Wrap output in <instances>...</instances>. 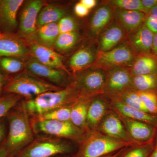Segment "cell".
I'll return each instance as SVG.
<instances>
[{
    "mask_svg": "<svg viewBox=\"0 0 157 157\" xmlns=\"http://www.w3.org/2000/svg\"><path fill=\"white\" fill-rule=\"evenodd\" d=\"M80 2L89 10L94 8L97 5L96 0H81Z\"/></svg>",
    "mask_w": 157,
    "mask_h": 157,
    "instance_id": "60d3db41",
    "label": "cell"
},
{
    "mask_svg": "<svg viewBox=\"0 0 157 157\" xmlns=\"http://www.w3.org/2000/svg\"><path fill=\"white\" fill-rule=\"evenodd\" d=\"M74 11L75 14L79 17H84L89 13V10L80 2L76 4L74 7Z\"/></svg>",
    "mask_w": 157,
    "mask_h": 157,
    "instance_id": "f35d334b",
    "label": "cell"
},
{
    "mask_svg": "<svg viewBox=\"0 0 157 157\" xmlns=\"http://www.w3.org/2000/svg\"><path fill=\"white\" fill-rule=\"evenodd\" d=\"M132 76L157 75V58L153 54H141L135 58L132 65Z\"/></svg>",
    "mask_w": 157,
    "mask_h": 157,
    "instance_id": "ffe728a7",
    "label": "cell"
},
{
    "mask_svg": "<svg viewBox=\"0 0 157 157\" xmlns=\"http://www.w3.org/2000/svg\"><path fill=\"white\" fill-rule=\"evenodd\" d=\"M23 0L0 1V25L7 32L15 29L17 26V14Z\"/></svg>",
    "mask_w": 157,
    "mask_h": 157,
    "instance_id": "9a60e30c",
    "label": "cell"
},
{
    "mask_svg": "<svg viewBox=\"0 0 157 157\" xmlns=\"http://www.w3.org/2000/svg\"><path fill=\"white\" fill-rule=\"evenodd\" d=\"M4 140L0 147V157H8V153L4 144Z\"/></svg>",
    "mask_w": 157,
    "mask_h": 157,
    "instance_id": "ee69618b",
    "label": "cell"
},
{
    "mask_svg": "<svg viewBox=\"0 0 157 157\" xmlns=\"http://www.w3.org/2000/svg\"><path fill=\"white\" fill-rule=\"evenodd\" d=\"M30 54L37 61L50 67L58 69L69 73L63 63V57L51 48L46 47L36 41L31 42Z\"/></svg>",
    "mask_w": 157,
    "mask_h": 157,
    "instance_id": "8fae6325",
    "label": "cell"
},
{
    "mask_svg": "<svg viewBox=\"0 0 157 157\" xmlns=\"http://www.w3.org/2000/svg\"><path fill=\"white\" fill-rule=\"evenodd\" d=\"M97 56L90 48H81L71 57L69 61V66L73 72L81 71L94 63Z\"/></svg>",
    "mask_w": 157,
    "mask_h": 157,
    "instance_id": "603a6c76",
    "label": "cell"
},
{
    "mask_svg": "<svg viewBox=\"0 0 157 157\" xmlns=\"http://www.w3.org/2000/svg\"><path fill=\"white\" fill-rule=\"evenodd\" d=\"M123 121L132 141L144 142L151 140L154 135V129L148 124L124 117Z\"/></svg>",
    "mask_w": 157,
    "mask_h": 157,
    "instance_id": "2e32d148",
    "label": "cell"
},
{
    "mask_svg": "<svg viewBox=\"0 0 157 157\" xmlns=\"http://www.w3.org/2000/svg\"><path fill=\"white\" fill-rule=\"evenodd\" d=\"M106 78L105 70L93 69L78 74L73 84L81 98L89 99L90 96L104 92Z\"/></svg>",
    "mask_w": 157,
    "mask_h": 157,
    "instance_id": "52a82bcc",
    "label": "cell"
},
{
    "mask_svg": "<svg viewBox=\"0 0 157 157\" xmlns=\"http://www.w3.org/2000/svg\"><path fill=\"white\" fill-rule=\"evenodd\" d=\"M24 64L21 61L14 57H0V67L6 73H18L23 69Z\"/></svg>",
    "mask_w": 157,
    "mask_h": 157,
    "instance_id": "836d02e7",
    "label": "cell"
},
{
    "mask_svg": "<svg viewBox=\"0 0 157 157\" xmlns=\"http://www.w3.org/2000/svg\"><path fill=\"white\" fill-rule=\"evenodd\" d=\"M78 39V34L76 31L60 34L54 46L60 51H67L75 46Z\"/></svg>",
    "mask_w": 157,
    "mask_h": 157,
    "instance_id": "4dcf8cb0",
    "label": "cell"
},
{
    "mask_svg": "<svg viewBox=\"0 0 157 157\" xmlns=\"http://www.w3.org/2000/svg\"><path fill=\"white\" fill-rule=\"evenodd\" d=\"M151 157H157V148L152 153Z\"/></svg>",
    "mask_w": 157,
    "mask_h": 157,
    "instance_id": "c3c4849f",
    "label": "cell"
},
{
    "mask_svg": "<svg viewBox=\"0 0 157 157\" xmlns=\"http://www.w3.org/2000/svg\"><path fill=\"white\" fill-rule=\"evenodd\" d=\"M120 98L119 100L128 106L149 113L137 90H128L121 93Z\"/></svg>",
    "mask_w": 157,
    "mask_h": 157,
    "instance_id": "f546056e",
    "label": "cell"
},
{
    "mask_svg": "<svg viewBox=\"0 0 157 157\" xmlns=\"http://www.w3.org/2000/svg\"><path fill=\"white\" fill-rule=\"evenodd\" d=\"M76 103V102H75ZM60 107L33 119L38 120H51L70 121V116L73 105Z\"/></svg>",
    "mask_w": 157,
    "mask_h": 157,
    "instance_id": "f1b7e54d",
    "label": "cell"
},
{
    "mask_svg": "<svg viewBox=\"0 0 157 157\" xmlns=\"http://www.w3.org/2000/svg\"><path fill=\"white\" fill-rule=\"evenodd\" d=\"M151 52L154 56L157 58V33L154 34Z\"/></svg>",
    "mask_w": 157,
    "mask_h": 157,
    "instance_id": "7bdbcfd3",
    "label": "cell"
},
{
    "mask_svg": "<svg viewBox=\"0 0 157 157\" xmlns=\"http://www.w3.org/2000/svg\"><path fill=\"white\" fill-rule=\"evenodd\" d=\"M22 98L18 95L12 94L0 97V118L7 115Z\"/></svg>",
    "mask_w": 157,
    "mask_h": 157,
    "instance_id": "d6a6232c",
    "label": "cell"
},
{
    "mask_svg": "<svg viewBox=\"0 0 157 157\" xmlns=\"http://www.w3.org/2000/svg\"><path fill=\"white\" fill-rule=\"evenodd\" d=\"M153 149L152 144H149L133 149L121 157H148Z\"/></svg>",
    "mask_w": 157,
    "mask_h": 157,
    "instance_id": "8d00e7d4",
    "label": "cell"
},
{
    "mask_svg": "<svg viewBox=\"0 0 157 157\" xmlns=\"http://www.w3.org/2000/svg\"><path fill=\"white\" fill-rule=\"evenodd\" d=\"M113 105L118 112L124 117L140 121L151 124H157V117L155 116L130 107L124 104L120 100L114 101Z\"/></svg>",
    "mask_w": 157,
    "mask_h": 157,
    "instance_id": "ac0fdd59",
    "label": "cell"
},
{
    "mask_svg": "<svg viewBox=\"0 0 157 157\" xmlns=\"http://www.w3.org/2000/svg\"><path fill=\"white\" fill-rule=\"evenodd\" d=\"M5 82H6V78L2 73L0 72V94L5 87Z\"/></svg>",
    "mask_w": 157,
    "mask_h": 157,
    "instance_id": "f6af8a7d",
    "label": "cell"
},
{
    "mask_svg": "<svg viewBox=\"0 0 157 157\" xmlns=\"http://www.w3.org/2000/svg\"><path fill=\"white\" fill-rule=\"evenodd\" d=\"M149 113H157V94L155 91H138Z\"/></svg>",
    "mask_w": 157,
    "mask_h": 157,
    "instance_id": "e575fe53",
    "label": "cell"
},
{
    "mask_svg": "<svg viewBox=\"0 0 157 157\" xmlns=\"http://www.w3.org/2000/svg\"><path fill=\"white\" fill-rule=\"evenodd\" d=\"M72 151L70 143L60 138L41 137L33 140L13 157H51Z\"/></svg>",
    "mask_w": 157,
    "mask_h": 157,
    "instance_id": "5b68a950",
    "label": "cell"
},
{
    "mask_svg": "<svg viewBox=\"0 0 157 157\" xmlns=\"http://www.w3.org/2000/svg\"><path fill=\"white\" fill-rule=\"evenodd\" d=\"M154 36V34L145 25H142L131 36V46L140 54H151Z\"/></svg>",
    "mask_w": 157,
    "mask_h": 157,
    "instance_id": "e0dca14e",
    "label": "cell"
},
{
    "mask_svg": "<svg viewBox=\"0 0 157 157\" xmlns=\"http://www.w3.org/2000/svg\"><path fill=\"white\" fill-rule=\"evenodd\" d=\"M110 3L120 9L141 11L146 14H150V11L144 8L141 0H113L110 1Z\"/></svg>",
    "mask_w": 157,
    "mask_h": 157,
    "instance_id": "1f68e13d",
    "label": "cell"
},
{
    "mask_svg": "<svg viewBox=\"0 0 157 157\" xmlns=\"http://www.w3.org/2000/svg\"><path fill=\"white\" fill-rule=\"evenodd\" d=\"M2 143H0V147H1V145H2Z\"/></svg>",
    "mask_w": 157,
    "mask_h": 157,
    "instance_id": "681fc988",
    "label": "cell"
},
{
    "mask_svg": "<svg viewBox=\"0 0 157 157\" xmlns=\"http://www.w3.org/2000/svg\"><path fill=\"white\" fill-rule=\"evenodd\" d=\"M91 101V100L89 99H79L73 104L71 111L70 121L84 132L88 130L86 117Z\"/></svg>",
    "mask_w": 157,
    "mask_h": 157,
    "instance_id": "cb8c5ba5",
    "label": "cell"
},
{
    "mask_svg": "<svg viewBox=\"0 0 157 157\" xmlns=\"http://www.w3.org/2000/svg\"><path fill=\"white\" fill-rule=\"evenodd\" d=\"M132 78L131 72L126 67H117L109 69L107 73L104 92L121 94L133 86Z\"/></svg>",
    "mask_w": 157,
    "mask_h": 157,
    "instance_id": "30bf717a",
    "label": "cell"
},
{
    "mask_svg": "<svg viewBox=\"0 0 157 157\" xmlns=\"http://www.w3.org/2000/svg\"><path fill=\"white\" fill-rule=\"evenodd\" d=\"M8 137L4 140L8 157H13L34 140V132L28 114L21 107L12 109L7 114Z\"/></svg>",
    "mask_w": 157,
    "mask_h": 157,
    "instance_id": "7a4b0ae2",
    "label": "cell"
},
{
    "mask_svg": "<svg viewBox=\"0 0 157 157\" xmlns=\"http://www.w3.org/2000/svg\"><path fill=\"white\" fill-rule=\"evenodd\" d=\"M58 23H53L42 26L37 29L36 42L46 47L54 46L59 35Z\"/></svg>",
    "mask_w": 157,
    "mask_h": 157,
    "instance_id": "d4e9b609",
    "label": "cell"
},
{
    "mask_svg": "<svg viewBox=\"0 0 157 157\" xmlns=\"http://www.w3.org/2000/svg\"><path fill=\"white\" fill-rule=\"evenodd\" d=\"M26 66L30 73L33 75L45 78L55 85L62 88V86L67 84V73L63 70L42 64L33 57L27 61Z\"/></svg>",
    "mask_w": 157,
    "mask_h": 157,
    "instance_id": "7c38bea8",
    "label": "cell"
},
{
    "mask_svg": "<svg viewBox=\"0 0 157 157\" xmlns=\"http://www.w3.org/2000/svg\"><path fill=\"white\" fill-rule=\"evenodd\" d=\"M63 88L38 78L30 73L23 72L10 79L5 85L4 90L9 94L18 95L28 100L43 93Z\"/></svg>",
    "mask_w": 157,
    "mask_h": 157,
    "instance_id": "277c9868",
    "label": "cell"
},
{
    "mask_svg": "<svg viewBox=\"0 0 157 157\" xmlns=\"http://www.w3.org/2000/svg\"><path fill=\"white\" fill-rule=\"evenodd\" d=\"M145 25L155 34L157 33V17L150 14L144 20Z\"/></svg>",
    "mask_w": 157,
    "mask_h": 157,
    "instance_id": "74e56055",
    "label": "cell"
},
{
    "mask_svg": "<svg viewBox=\"0 0 157 157\" xmlns=\"http://www.w3.org/2000/svg\"><path fill=\"white\" fill-rule=\"evenodd\" d=\"M141 2L144 8L150 11L152 8L157 6V0H141Z\"/></svg>",
    "mask_w": 157,
    "mask_h": 157,
    "instance_id": "ab89813d",
    "label": "cell"
},
{
    "mask_svg": "<svg viewBox=\"0 0 157 157\" xmlns=\"http://www.w3.org/2000/svg\"><path fill=\"white\" fill-rule=\"evenodd\" d=\"M124 149L115 152L113 153L112 154L107 155L103 157H119L120 156L121 153L122 151H123Z\"/></svg>",
    "mask_w": 157,
    "mask_h": 157,
    "instance_id": "bcb514c9",
    "label": "cell"
},
{
    "mask_svg": "<svg viewBox=\"0 0 157 157\" xmlns=\"http://www.w3.org/2000/svg\"><path fill=\"white\" fill-rule=\"evenodd\" d=\"M60 34L76 32L77 25L75 19L71 16H64L58 23Z\"/></svg>",
    "mask_w": 157,
    "mask_h": 157,
    "instance_id": "d590c367",
    "label": "cell"
},
{
    "mask_svg": "<svg viewBox=\"0 0 157 157\" xmlns=\"http://www.w3.org/2000/svg\"><path fill=\"white\" fill-rule=\"evenodd\" d=\"M112 16L111 8L108 6L100 7L96 11L90 22L91 31L94 35H98L110 21Z\"/></svg>",
    "mask_w": 157,
    "mask_h": 157,
    "instance_id": "4316f807",
    "label": "cell"
},
{
    "mask_svg": "<svg viewBox=\"0 0 157 157\" xmlns=\"http://www.w3.org/2000/svg\"><path fill=\"white\" fill-rule=\"evenodd\" d=\"M80 99L78 91L72 84L59 90L47 92L25 100L21 107L33 118L60 107L72 105Z\"/></svg>",
    "mask_w": 157,
    "mask_h": 157,
    "instance_id": "6da1fadb",
    "label": "cell"
},
{
    "mask_svg": "<svg viewBox=\"0 0 157 157\" xmlns=\"http://www.w3.org/2000/svg\"><path fill=\"white\" fill-rule=\"evenodd\" d=\"M132 84L138 91H155L157 90V75L134 76L132 78Z\"/></svg>",
    "mask_w": 157,
    "mask_h": 157,
    "instance_id": "83f0119b",
    "label": "cell"
},
{
    "mask_svg": "<svg viewBox=\"0 0 157 157\" xmlns=\"http://www.w3.org/2000/svg\"><path fill=\"white\" fill-rule=\"evenodd\" d=\"M73 157H103L132 145V142L114 139L94 131L84 137Z\"/></svg>",
    "mask_w": 157,
    "mask_h": 157,
    "instance_id": "3957f363",
    "label": "cell"
},
{
    "mask_svg": "<svg viewBox=\"0 0 157 157\" xmlns=\"http://www.w3.org/2000/svg\"><path fill=\"white\" fill-rule=\"evenodd\" d=\"M99 129L104 135L125 142H132L121 120L115 113H109L103 118Z\"/></svg>",
    "mask_w": 157,
    "mask_h": 157,
    "instance_id": "4fadbf2b",
    "label": "cell"
},
{
    "mask_svg": "<svg viewBox=\"0 0 157 157\" xmlns=\"http://www.w3.org/2000/svg\"><path fill=\"white\" fill-rule=\"evenodd\" d=\"M107 105L104 100L96 98L91 100L88 109L86 126L88 130L94 131L106 115Z\"/></svg>",
    "mask_w": 157,
    "mask_h": 157,
    "instance_id": "44dd1931",
    "label": "cell"
},
{
    "mask_svg": "<svg viewBox=\"0 0 157 157\" xmlns=\"http://www.w3.org/2000/svg\"><path fill=\"white\" fill-rule=\"evenodd\" d=\"M31 126L34 134H46L73 140H82L84 132L71 121L38 120L32 119Z\"/></svg>",
    "mask_w": 157,
    "mask_h": 157,
    "instance_id": "8992f818",
    "label": "cell"
},
{
    "mask_svg": "<svg viewBox=\"0 0 157 157\" xmlns=\"http://www.w3.org/2000/svg\"><path fill=\"white\" fill-rule=\"evenodd\" d=\"M150 14L157 17V6L153 7L151 9Z\"/></svg>",
    "mask_w": 157,
    "mask_h": 157,
    "instance_id": "7dc6e473",
    "label": "cell"
},
{
    "mask_svg": "<svg viewBox=\"0 0 157 157\" xmlns=\"http://www.w3.org/2000/svg\"><path fill=\"white\" fill-rule=\"evenodd\" d=\"M44 5V2L41 0L31 1L25 5L21 12L19 33L29 43L36 41L37 19Z\"/></svg>",
    "mask_w": 157,
    "mask_h": 157,
    "instance_id": "9c48e42d",
    "label": "cell"
},
{
    "mask_svg": "<svg viewBox=\"0 0 157 157\" xmlns=\"http://www.w3.org/2000/svg\"><path fill=\"white\" fill-rule=\"evenodd\" d=\"M118 9L116 12L117 18L123 27L128 32L139 28L146 17V14L141 11Z\"/></svg>",
    "mask_w": 157,
    "mask_h": 157,
    "instance_id": "d6986e66",
    "label": "cell"
},
{
    "mask_svg": "<svg viewBox=\"0 0 157 157\" xmlns=\"http://www.w3.org/2000/svg\"><path fill=\"white\" fill-rule=\"evenodd\" d=\"M122 28L117 24L109 26L102 33L99 41V50L101 52L113 49L124 36Z\"/></svg>",
    "mask_w": 157,
    "mask_h": 157,
    "instance_id": "7402d4cb",
    "label": "cell"
},
{
    "mask_svg": "<svg viewBox=\"0 0 157 157\" xmlns=\"http://www.w3.org/2000/svg\"><path fill=\"white\" fill-rule=\"evenodd\" d=\"M64 9L49 5L43 7L39 12L37 21V28L49 24L56 23L65 16Z\"/></svg>",
    "mask_w": 157,
    "mask_h": 157,
    "instance_id": "484cf974",
    "label": "cell"
},
{
    "mask_svg": "<svg viewBox=\"0 0 157 157\" xmlns=\"http://www.w3.org/2000/svg\"><path fill=\"white\" fill-rule=\"evenodd\" d=\"M135 59L132 49L128 45H121L108 51L100 52L94 63L95 69L109 70L115 67L132 66Z\"/></svg>",
    "mask_w": 157,
    "mask_h": 157,
    "instance_id": "ba28073f",
    "label": "cell"
},
{
    "mask_svg": "<svg viewBox=\"0 0 157 157\" xmlns=\"http://www.w3.org/2000/svg\"><path fill=\"white\" fill-rule=\"evenodd\" d=\"M6 132V127L4 122L0 121V143L4 140Z\"/></svg>",
    "mask_w": 157,
    "mask_h": 157,
    "instance_id": "b9f144b4",
    "label": "cell"
},
{
    "mask_svg": "<svg viewBox=\"0 0 157 157\" xmlns=\"http://www.w3.org/2000/svg\"><path fill=\"white\" fill-rule=\"evenodd\" d=\"M29 54V49L18 37L9 33H0V57H19Z\"/></svg>",
    "mask_w": 157,
    "mask_h": 157,
    "instance_id": "5bb4252c",
    "label": "cell"
}]
</instances>
